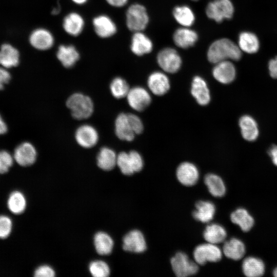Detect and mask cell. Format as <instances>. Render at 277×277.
<instances>
[{
    "instance_id": "6da1fadb",
    "label": "cell",
    "mask_w": 277,
    "mask_h": 277,
    "mask_svg": "<svg viewBox=\"0 0 277 277\" xmlns=\"http://www.w3.org/2000/svg\"><path fill=\"white\" fill-rule=\"evenodd\" d=\"M242 52L238 45L228 38H221L213 42L207 52L208 61L216 64L220 62L232 60H239Z\"/></svg>"
},
{
    "instance_id": "7a4b0ae2",
    "label": "cell",
    "mask_w": 277,
    "mask_h": 277,
    "mask_svg": "<svg viewBox=\"0 0 277 277\" xmlns=\"http://www.w3.org/2000/svg\"><path fill=\"white\" fill-rule=\"evenodd\" d=\"M66 106L71 111L72 116L81 120L89 118L93 111L92 100L81 93H73L66 101Z\"/></svg>"
},
{
    "instance_id": "3957f363",
    "label": "cell",
    "mask_w": 277,
    "mask_h": 277,
    "mask_svg": "<svg viewBox=\"0 0 277 277\" xmlns=\"http://www.w3.org/2000/svg\"><path fill=\"white\" fill-rule=\"evenodd\" d=\"M126 18L128 28L134 32L145 29L149 21L145 8L138 4H133L128 8Z\"/></svg>"
},
{
    "instance_id": "277c9868",
    "label": "cell",
    "mask_w": 277,
    "mask_h": 277,
    "mask_svg": "<svg viewBox=\"0 0 277 277\" xmlns=\"http://www.w3.org/2000/svg\"><path fill=\"white\" fill-rule=\"evenodd\" d=\"M172 269L177 277H187L199 271V265L182 252H177L170 260Z\"/></svg>"
},
{
    "instance_id": "5b68a950",
    "label": "cell",
    "mask_w": 277,
    "mask_h": 277,
    "mask_svg": "<svg viewBox=\"0 0 277 277\" xmlns=\"http://www.w3.org/2000/svg\"><path fill=\"white\" fill-rule=\"evenodd\" d=\"M222 255V250L217 245L207 242L197 246L193 252L194 261L199 265H204L207 262H219Z\"/></svg>"
},
{
    "instance_id": "8992f818",
    "label": "cell",
    "mask_w": 277,
    "mask_h": 277,
    "mask_svg": "<svg viewBox=\"0 0 277 277\" xmlns=\"http://www.w3.org/2000/svg\"><path fill=\"white\" fill-rule=\"evenodd\" d=\"M234 7L230 0H214L207 6L206 13L210 19L217 23L232 17Z\"/></svg>"
},
{
    "instance_id": "52a82bcc",
    "label": "cell",
    "mask_w": 277,
    "mask_h": 277,
    "mask_svg": "<svg viewBox=\"0 0 277 277\" xmlns=\"http://www.w3.org/2000/svg\"><path fill=\"white\" fill-rule=\"evenodd\" d=\"M157 61L164 71L171 73L176 72L182 64L180 55L171 48H166L160 51L157 56Z\"/></svg>"
},
{
    "instance_id": "ba28073f",
    "label": "cell",
    "mask_w": 277,
    "mask_h": 277,
    "mask_svg": "<svg viewBox=\"0 0 277 277\" xmlns=\"http://www.w3.org/2000/svg\"><path fill=\"white\" fill-rule=\"evenodd\" d=\"M123 248L125 251L140 253L147 249V244L143 233L137 229L127 233L123 239Z\"/></svg>"
},
{
    "instance_id": "9c48e42d",
    "label": "cell",
    "mask_w": 277,
    "mask_h": 277,
    "mask_svg": "<svg viewBox=\"0 0 277 277\" xmlns=\"http://www.w3.org/2000/svg\"><path fill=\"white\" fill-rule=\"evenodd\" d=\"M199 176V171L196 166L188 162L180 164L176 170V176L178 181L185 186L194 185L197 182Z\"/></svg>"
},
{
    "instance_id": "30bf717a",
    "label": "cell",
    "mask_w": 277,
    "mask_h": 277,
    "mask_svg": "<svg viewBox=\"0 0 277 277\" xmlns=\"http://www.w3.org/2000/svg\"><path fill=\"white\" fill-rule=\"evenodd\" d=\"M126 97L129 105L137 111L144 110L151 101L149 92L144 88L138 86L130 89Z\"/></svg>"
},
{
    "instance_id": "8fae6325",
    "label": "cell",
    "mask_w": 277,
    "mask_h": 277,
    "mask_svg": "<svg viewBox=\"0 0 277 277\" xmlns=\"http://www.w3.org/2000/svg\"><path fill=\"white\" fill-rule=\"evenodd\" d=\"M13 156L18 165L29 166L35 162L37 152L32 144L29 142H24L15 148Z\"/></svg>"
},
{
    "instance_id": "7c38bea8",
    "label": "cell",
    "mask_w": 277,
    "mask_h": 277,
    "mask_svg": "<svg viewBox=\"0 0 277 277\" xmlns=\"http://www.w3.org/2000/svg\"><path fill=\"white\" fill-rule=\"evenodd\" d=\"M212 74L219 82L223 84H230L235 78V67L232 62L225 60L215 64L212 70Z\"/></svg>"
},
{
    "instance_id": "4fadbf2b",
    "label": "cell",
    "mask_w": 277,
    "mask_h": 277,
    "mask_svg": "<svg viewBox=\"0 0 277 277\" xmlns=\"http://www.w3.org/2000/svg\"><path fill=\"white\" fill-rule=\"evenodd\" d=\"M30 44L39 50H47L53 45L54 39L52 34L45 28H37L33 30L29 36Z\"/></svg>"
},
{
    "instance_id": "5bb4252c",
    "label": "cell",
    "mask_w": 277,
    "mask_h": 277,
    "mask_svg": "<svg viewBox=\"0 0 277 277\" xmlns=\"http://www.w3.org/2000/svg\"><path fill=\"white\" fill-rule=\"evenodd\" d=\"M75 138L80 146L85 148H90L97 144L98 134L93 126L83 125L76 129Z\"/></svg>"
},
{
    "instance_id": "9a60e30c",
    "label": "cell",
    "mask_w": 277,
    "mask_h": 277,
    "mask_svg": "<svg viewBox=\"0 0 277 277\" xmlns=\"http://www.w3.org/2000/svg\"><path fill=\"white\" fill-rule=\"evenodd\" d=\"M92 24L95 32L101 38L111 37L117 31L115 23L107 15L102 14L95 17Z\"/></svg>"
},
{
    "instance_id": "2e32d148",
    "label": "cell",
    "mask_w": 277,
    "mask_h": 277,
    "mask_svg": "<svg viewBox=\"0 0 277 277\" xmlns=\"http://www.w3.org/2000/svg\"><path fill=\"white\" fill-rule=\"evenodd\" d=\"M147 84L150 91L156 95H163L170 89L169 78L159 71L154 72L149 76Z\"/></svg>"
},
{
    "instance_id": "e0dca14e",
    "label": "cell",
    "mask_w": 277,
    "mask_h": 277,
    "mask_svg": "<svg viewBox=\"0 0 277 277\" xmlns=\"http://www.w3.org/2000/svg\"><path fill=\"white\" fill-rule=\"evenodd\" d=\"M239 125L243 138L247 141H255L259 135L258 124L254 118L249 115L242 116L239 121Z\"/></svg>"
},
{
    "instance_id": "ac0fdd59",
    "label": "cell",
    "mask_w": 277,
    "mask_h": 277,
    "mask_svg": "<svg viewBox=\"0 0 277 277\" xmlns=\"http://www.w3.org/2000/svg\"><path fill=\"white\" fill-rule=\"evenodd\" d=\"M191 92L200 105H206L210 101V91L207 83L199 76L194 77L191 84Z\"/></svg>"
},
{
    "instance_id": "d6986e66",
    "label": "cell",
    "mask_w": 277,
    "mask_h": 277,
    "mask_svg": "<svg viewBox=\"0 0 277 277\" xmlns=\"http://www.w3.org/2000/svg\"><path fill=\"white\" fill-rule=\"evenodd\" d=\"M85 25L83 17L79 13L71 12L64 18L63 27L68 34L76 36L83 31Z\"/></svg>"
},
{
    "instance_id": "ffe728a7",
    "label": "cell",
    "mask_w": 277,
    "mask_h": 277,
    "mask_svg": "<svg viewBox=\"0 0 277 277\" xmlns=\"http://www.w3.org/2000/svg\"><path fill=\"white\" fill-rule=\"evenodd\" d=\"M115 132L120 140L131 141L134 139L135 134L131 126L127 113H121L116 117Z\"/></svg>"
},
{
    "instance_id": "44dd1931",
    "label": "cell",
    "mask_w": 277,
    "mask_h": 277,
    "mask_svg": "<svg viewBox=\"0 0 277 277\" xmlns=\"http://www.w3.org/2000/svg\"><path fill=\"white\" fill-rule=\"evenodd\" d=\"M195 210L192 212L193 218L203 223L210 222L214 217L215 206L210 201H199L195 203Z\"/></svg>"
},
{
    "instance_id": "7402d4cb",
    "label": "cell",
    "mask_w": 277,
    "mask_h": 277,
    "mask_svg": "<svg viewBox=\"0 0 277 277\" xmlns=\"http://www.w3.org/2000/svg\"><path fill=\"white\" fill-rule=\"evenodd\" d=\"M56 56L65 68L73 67L80 58V54L74 46L71 45H61L57 49Z\"/></svg>"
},
{
    "instance_id": "603a6c76",
    "label": "cell",
    "mask_w": 277,
    "mask_h": 277,
    "mask_svg": "<svg viewBox=\"0 0 277 277\" xmlns=\"http://www.w3.org/2000/svg\"><path fill=\"white\" fill-rule=\"evenodd\" d=\"M131 50L136 55L141 56L150 53L153 48L151 41L141 31L135 32L131 42Z\"/></svg>"
},
{
    "instance_id": "cb8c5ba5",
    "label": "cell",
    "mask_w": 277,
    "mask_h": 277,
    "mask_svg": "<svg viewBox=\"0 0 277 277\" xmlns=\"http://www.w3.org/2000/svg\"><path fill=\"white\" fill-rule=\"evenodd\" d=\"M244 243L237 238H231L224 242L222 252L228 258L237 261L242 259L245 253Z\"/></svg>"
},
{
    "instance_id": "d4e9b609",
    "label": "cell",
    "mask_w": 277,
    "mask_h": 277,
    "mask_svg": "<svg viewBox=\"0 0 277 277\" xmlns=\"http://www.w3.org/2000/svg\"><path fill=\"white\" fill-rule=\"evenodd\" d=\"M18 51L9 44H4L0 49V65L5 68L16 67L19 64Z\"/></svg>"
},
{
    "instance_id": "484cf974",
    "label": "cell",
    "mask_w": 277,
    "mask_h": 277,
    "mask_svg": "<svg viewBox=\"0 0 277 277\" xmlns=\"http://www.w3.org/2000/svg\"><path fill=\"white\" fill-rule=\"evenodd\" d=\"M175 45L186 49L194 45L198 39L197 33L187 28H180L175 30L173 36Z\"/></svg>"
},
{
    "instance_id": "4316f807",
    "label": "cell",
    "mask_w": 277,
    "mask_h": 277,
    "mask_svg": "<svg viewBox=\"0 0 277 277\" xmlns=\"http://www.w3.org/2000/svg\"><path fill=\"white\" fill-rule=\"evenodd\" d=\"M243 273L248 277H258L265 272V264L259 258L249 256L246 258L242 263Z\"/></svg>"
},
{
    "instance_id": "83f0119b",
    "label": "cell",
    "mask_w": 277,
    "mask_h": 277,
    "mask_svg": "<svg viewBox=\"0 0 277 277\" xmlns=\"http://www.w3.org/2000/svg\"><path fill=\"white\" fill-rule=\"evenodd\" d=\"M226 237V230L224 227L218 224L208 225L203 232V238L205 241L213 244L217 245L224 242Z\"/></svg>"
},
{
    "instance_id": "f1b7e54d",
    "label": "cell",
    "mask_w": 277,
    "mask_h": 277,
    "mask_svg": "<svg viewBox=\"0 0 277 277\" xmlns=\"http://www.w3.org/2000/svg\"><path fill=\"white\" fill-rule=\"evenodd\" d=\"M204 183L212 196L221 197L225 194L226 188L225 183L222 179L217 174H206L204 177Z\"/></svg>"
},
{
    "instance_id": "f546056e",
    "label": "cell",
    "mask_w": 277,
    "mask_h": 277,
    "mask_svg": "<svg viewBox=\"0 0 277 277\" xmlns=\"http://www.w3.org/2000/svg\"><path fill=\"white\" fill-rule=\"evenodd\" d=\"M98 167L103 170L109 171L116 165L117 155L112 149L104 147L102 148L96 157Z\"/></svg>"
},
{
    "instance_id": "4dcf8cb0",
    "label": "cell",
    "mask_w": 277,
    "mask_h": 277,
    "mask_svg": "<svg viewBox=\"0 0 277 277\" xmlns=\"http://www.w3.org/2000/svg\"><path fill=\"white\" fill-rule=\"evenodd\" d=\"M230 220L244 232L249 231L254 223L253 217L247 210L243 208H238L232 212L230 215Z\"/></svg>"
},
{
    "instance_id": "1f68e13d",
    "label": "cell",
    "mask_w": 277,
    "mask_h": 277,
    "mask_svg": "<svg viewBox=\"0 0 277 277\" xmlns=\"http://www.w3.org/2000/svg\"><path fill=\"white\" fill-rule=\"evenodd\" d=\"M238 46L241 51L252 54L258 51L260 43L254 33L245 31L241 33L239 36Z\"/></svg>"
},
{
    "instance_id": "d6a6232c",
    "label": "cell",
    "mask_w": 277,
    "mask_h": 277,
    "mask_svg": "<svg viewBox=\"0 0 277 277\" xmlns=\"http://www.w3.org/2000/svg\"><path fill=\"white\" fill-rule=\"evenodd\" d=\"M94 245L97 252L100 255H108L113 249V241L107 233L100 231L94 237Z\"/></svg>"
},
{
    "instance_id": "836d02e7",
    "label": "cell",
    "mask_w": 277,
    "mask_h": 277,
    "mask_svg": "<svg viewBox=\"0 0 277 277\" xmlns=\"http://www.w3.org/2000/svg\"><path fill=\"white\" fill-rule=\"evenodd\" d=\"M173 15L178 23L184 27L191 26L195 20L194 13L187 6H179L174 8Z\"/></svg>"
},
{
    "instance_id": "e575fe53",
    "label": "cell",
    "mask_w": 277,
    "mask_h": 277,
    "mask_svg": "<svg viewBox=\"0 0 277 277\" xmlns=\"http://www.w3.org/2000/svg\"><path fill=\"white\" fill-rule=\"evenodd\" d=\"M7 205L10 211L14 214L23 213L26 207V200L24 195L19 191H13L9 195Z\"/></svg>"
},
{
    "instance_id": "d590c367",
    "label": "cell",
    "mask_w": 277,
    "mask_h": 277,
    "mask_svg": "<svg viewBox=\"0 0 277 277\" xmlns=\"http://www.w3.org/2000/svg\"><path fill=\"white\" fill-rule=\"evenodd\" d=\"M110 90L114 97L122 98L127 96L130 88L128 84L124 79L116 77L111 81Z\"/></svg>"
},
{
    "instance_id": "8d00e7d4",
    "label": "cell",
    "mask_w": 277,
    "mask_h": 277,
    "mask_svg": "<svg viewBox=\"0 0 277 277\" xmlns=\"http://www.w3.org/2000/svg\"><path fill=\"white\" fill-rule=\"evenodd\" d=\"M116 165L125 175H130L134 173L133 163L129 153L120 152L117 155Z\"/></svg>"
},
{
    "instance_id": "74e56055",
    "label": "cell",
    "mask_w": 277,
    "mask_h": 277,
    "mask_svg": "<svg viewBox=\"0 0 277 277\" xmlns=\"http://www.w3.org/2000/svg\"><path fill=\"white\" fill-rule=\"evenodd\" d=\"M91 275L94 277H107L110 274V268L108 264L103 261L92 262L89 266Z\"/></svg>"
},
{
    "instance_id": "f35d334b",
    "label": "cell",
    "mask_w": 277,
    "mask_h": 277,
    "mask_svg": "<svg viewBox=\"0 0 277 277\" xmlns=\"http://www.w3.org/2000/svg\"><path fill=\"white\" fill-rule=\"evenodd\" d=\"M13 156L6 150H0V173L7 172L12 166Z\"/></svg>"
},
{
    "instance_id": "ab89813d",
    "label": "cell",
    "mask_w": 277,
    "mask_h": 277,
    "mask_svg": "<svg viewBox=\"0 0 277 277\" xmlns=\"http://www.w3.org/2000/svg\"><path fill=\"white\" fill-rule=\"evenodd\" d=\"M12 222L11 219L6 215H0V239L7 238L11 232Z\"/></svg>"
},
{
    "instance_id": "60d3db41",
    "label": "cell",
    "mask_w": 277,
    "mask_h": 277,
    "mask_svg": "<svg viewBox=\"0 0 277 277\" xmlns=\"http://www.w3.org/2000/svg\"><path fill=\"white\" fill-rule=\"evenodd\" d=\"M131 126L135 133L140 134L143 130V124L140 118L135 114L127 113Z\"/></svg>"
},
{
    "instance_id": "b9f144b4",
    "label": "cell",
    "mask_w": 277,
    "mask_h": 277,
    "mask_svg": "<svg viewBox=\"0 0 277 277\" xmlns=\"http://www.w3.org/2000/svg\"><path fill=\"white\" fill-rule=\"evenodd\" d=\"M128 153L133 163L134 173L141 171L144 166V161L142 156L134 150H132Z\"/></svg>"
},
{
    "instance_id": "7bdbcfd3",
    "label": "cell",
    "mask_w": 277,
    "mask_h": 277,
    "mask_svg": "<svg viewBox=\"0 0 277 277\" xmlns=\"http://www.w3.org/2000/svg\"><path fill=\"white\" fill-rule=\"evenodd\" d=\"M34 275L36 277H53L55 276V271L50 266L44 265L36 269Z\"/></svg>"
},
{
    "instance_id": "ee69618b",
    "label": "cell",
    "mask_w": 277,
    "mask_h": 277,
    "mask_svg": "<svg viewBox=\"0 0 277 277\" xmlns=\"http://www.w3.org/2000/svg\"><path fill=\"white\" fill-rule=\"evenodd\" d=\"M10 79L11 75L6 68L0 67V90L4 88L5 85L8 83Z\"/></svg>"
},
{
    "instance_id": "f6af8a7d",
    "label": "cell",
    "mask_w": 277,
    "mask_h": 277,
    "mask_svg": "<svg viewBox=\"0 0 277 277\" xmlns=\"http://www.w3.org/2000/svg\"><path fill=\"white\" fill-rule=\"evenodd\" d=\"M268 69L270 76L273 78H277V56L269 62Z\"/></svg>"
},
{
    "instance_id": "bcb514c9",
    "label": "cell",
    "mask_w": 277,
    "mask_h": 277,
    "mask_svg": "<svg viewBox=\"0 0 277 277\" xmlns=\"http://www.w3.org/2000/svg\"><path fill=\"white\" fill-rule=\"evenodd\" d=\"M268 154L273 163L277 166V145H273L269 149Z\"/></svg>"
},
{
    "instance_id": "7dc6e473",
    "label": "cell",
    "mask_w": 277,
    "mask_h": 277,
    "mask_svg": "<svg viewBox=\"0 0 277 277\" xmlns=\"http://www.w3.org/2000/svg\"><path fill=\"white\" fill-rule=\"evenodd\" d=\"M110 6L115 7H122L125 5L128 0H106Z\"/></svg>"
},
{
    "instance_id": "c3c4849f",
    "label": "cell",
    "mask_w": 277,
    "mask_h": 277,
    "mask_svg": "<svg viewBox=\"0 0 277 277\" xmlns=\"http://www.w3.org/2000/svg\"><path fill=\"white\" fill-rule=\"evenodd\" d=\"M7 130V126L0 114V135L6 133Z\"/></svg>"
},
{
    "instance_id": "681fc988",
    "label": "cell",
    "mask_w": 277,
    "mask_h": 277,
    "mask_svg": "<svg viewBox=\"0 0 277 277\" xmlns=\"http://www.w3.org/2000/svg\"><path fill=\"white\" fill-rule=\"evenodd\" d=\"M73 2L77 5H83L86 3L88 0H72Z\"/></svg>"
},
{
    "instance_id": "f907efd6",
    "label": "cell",
    "mask_w": 277,
    "mask_h": 277,
    "mask_svg": "<svg viewBox=\"0 0 277 277\" xmlns=\"http://www.w3.org/2000/svg\"><path fill=\"white\" fill-rule=\"evenodd\" d=\"M273 275L277 277V267L273 270Z\"/></svg>"
},
{
    "instance_id": "816d5d0a",
    "label": "cell",
    "mask_w": 277,
    "mask_h": 277,
    "mask_svg": "<svg viewBox=\"0 0 277 277\" xmlns=\"http://www.w3.org/2000/svg\"><path fill=\"white\" fill-rule=\"evenodd\" d=\"M193 1H196V0H193Z\"/></svg>"
}]
</instances>
